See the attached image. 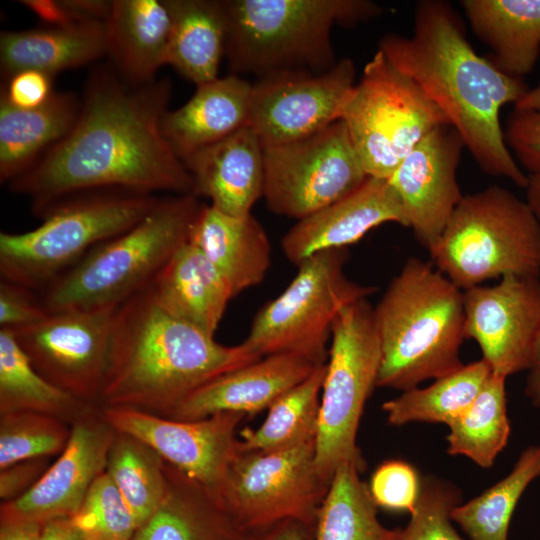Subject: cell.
Wrapping results in <instances>:
<instances>
[{
    "mask_svg": "<svg viewBox=\"0 0 540 540\" xmlns=\"http://www.w3.org/2000/svg\"><path fill=\"white\" fill-rule=\"evenodd\" d=\"M170 97L167 79L130 87L112 66L95 68L71 131L9 188L29 197L37 215L87 191L194 195L191 175L162 132Z\"/></svg>",
    "mask_w": 540,
    "mask_h": 540,
    "instance_id": "cell-1",
    "label": "cell"
},
{
    "mask_svg": "<svg viewBox=\"0 0 540 540\" xmlns=\"http://www.w3.org/2000/svg\"><path fill=\"white\" fill-rule=\"evenodd\" d=\"M378 49L443 112L485 173L526 188L528 175L505 142L500 110L530 88L476 53L449 3L418 2L413 33L385 35Z\"/></svg>",
    "mask_w": 540,
    "mask_h": 540,
    "instance_id": "cell-2",
    "label": "cell"
},
{
    "mask_svg": "<svg viewBox=\"0 0 540 540\" xmlns=\"http://www.w3.org/2000/svg\"><path fill=\"white\" fill-rule=\"evenodd\" d=\"M243 342L226 346L160 307L149 286L114 314L99 407L167 416L191 392L259 360Z\"/></svg>",
    "mask_w": 540,
    "mask_h": 540,
    "instance_id": "cell-3",
    "label": "cell"
},
{
    "mask_svg": "<svg viewBox=\"0 0 540 540\" xmlns=\"http://www.w3.org/2000/svg\"><path fill=\"white\" fill-rule=\"evenodd\" d=\"M373 318L381 345L378 387L403 392L464 365L463 290L429 263L408 259Z\"/></svg>",
    "mask_w": 540,
    "mask_h": 540,
    "instance_id": "cell-4",
    "label": "cell"
},
{
    "mask_svg": "<svg viewBox=\"0 0 540 540\" xmlns=\"http://www.w3.org/2000/svg\"><path fill=\"white\" fill-rule=\"evenodd\" d=\"M225 58L233 74H320L335 64L331 31L383 9L367 0H223Z\"/></svg>",
    "mask_w": 540,
    "mask_h": 540,
    "instance_id": "cell-5",
    "label": "cell"
},
{
    "mask_svg": "<svg viewBox=\"0 0 540 540\" xmlns=\"http://www.w3.org/2000/svg\"><path fill=\"white\" fill-rule=\"evenodd\" d=\"M200 206L193 194L161 198L135 226L93 248L42 290L45 310L117 307L147 288L187 242Z\"/></svg>",
    "mask_w": 540,
    "mask_h": 540,
    "instance_id": "cell-6",
    "label": "cell"
},
{
    "mask_svg": "<svg viewBox=\"0 0 540 540\" xmlns=\"http://www.w3.org/2000/svg\"><path fill=\"white\" fill-rule=\"evenodd\" d=\"M153 194L95 190L66 197L23 233H0V274L31 290H44L99 244L140 222L160 201Z\"/></svg>",
    "mask_w": 540,
    "mask_h": 540,
    "instance_id": "cell-7",
    "label": "cell"
},
{
    "mask_svg": "<svg viewBox=\"0 0 540 540\" xmlns=\"http://www.w3.org/2000/svg\"><path fill=\"white\" fill-rule=\"evenodd\" d=\"M436 268L463 291L515 275L540 276V222L499 185L462 197L429 249Z\"/></svg>",
    "mask_w": 540,
    "mask_h": 540,
    "instance_id": "cell-8",
    "label": "cell"
},
{
    "mask_svg": "<svg viewBox=\"0 0 540 540\" xmlns=\"http://www.w3.org/2000/svg\"><path fill=\"white\" fill-rule=\"evenodd\" d=\"M380 365L373 308L361 298L340 310L332 328L315 438L316 467L328 483L343 465L365 470L357 433Z\"/></svg>",
    "mask_w": 540,
    "mask_h": 540,
    "instance_id": "cell-9",
    "label": "cell"
},
{
    "mask_svg": "<svg viewBox=\"0 0 540 540\" xmlns=\"http://www.w3.org/2000/svg\"><path fill=\"white\" fill-rule=\"evenodd\" d=\"M347 259V248H341L319 252L299 264L287 288L257 312L243 343L260 357L294 354L325 364L340 310L374 291L346 276Z\"/></svg>",
    "mask_w": 540,
    "mask_h": 540,
    "instance_id": "cell-10",
    "label": "cell"
},
{
    "mask_svg": "<svg viewBox=\"0 0 540 540\" xmlns=\"http://www.w3.org/2000/svg\"><path fill=\"white\" fill-rule=\"evenodd\" d=\"M368 176L388 179L433 129L443 112L382 51L365 65L342 119Z\"/></svg>",
    "mask_w": 540,
    "mask_h": 540,
    "instance_id": "cell-11",
    "label": "cell"
},
{
    "mask_svg": "<svg viewBox=\"0 0 540 540\" xmlns=\"http://www.w3.org/2000/svg\"><path fill=\"white\" fill-rule=\"evenodd\" d=\"M329 486L316 467L314 438L272 450L238 447L218 497L242 527L261 534L288 519L316 522Z\"/></svg>",
    "mask_w": 540,
    "mask_h": 540,
    "instance_id": "cell-12",
    "label": "cell"
},
{
    "mask_svg": "<svg viewBox=\"0 0 540 540\" xmlns=\"http://www.w3.org/2000/svg\"><path fill=\"white\" fill-rule=\"evenodd\" d=\"M263 149L266 205L297 221L351 194L369 177L343 120Z\"/></svg>",
    "mask_w": 540,
    "mask_h": 540,
    "instance_id": "cell-13",
    "label": "cell"
},
{
    "mask_svg": "<svg viewBox=\"0 0 540 540\" xmlns=\"http://www.w3.org/2000/svg\"><path fill=\"white\" fill-rule=\"evenodd\" d=\"M117 307L48 313L36 323L10 330L45 379L99 406Z\"/></svg>",
    "mask_w": 540,
    "mask_h": 540,
    "instance_id": "cell-14",
    "label": "cell"
},
{
    "mask_svg": "<svg viewBox=\"0 0 540 540\" xmlns=\"http://www.w3.org/2000/svg\"><path fill=\"white\" fill-rule=\"evenodd\" d=\"M355 66L343 58L320 74L272 75L252 83L248 126L263 147L295 142L341 120L355 86Z\"/></svg>",
    "mask_w": 540,
    "mask_h": 540,
    "instance_id": "cell-15",
    "label": "cell"
},
{
    "mask_svg": "<svg viewBox=\"0 0 540 540\" xmlns=\"http://www.w3.org/2000/svg\"><path fill=\"white\" fill-rule=\"evenodd\" d=\"M100 410L117 432L143 441L165 462L218 497L226 471L238 451L236 431L246 417L244 414L223 412L199 420L179 421L129 407L109 406Z\"/></svg>",
    "mask_w": 540,
    "mask_h": 540,
    "instance_id": "cell-16",
    "label": "cell"
},
{
    "mask_svg": "<svg viewBox=\"0 0 540 540\" xmlns=\"http://www.w3.org/2000/svg\"><path fill=\"white\" fill-rule=\"evenodd\" d=\"M465 337L480 347L493 374L527 370L540 333V281L505 276L463 291Z\"/></svg>",
    "mask_w": 540,
    "mask_h": 540,
    "instance_id": "cell-17",
    "label": "cell"
},
{
    "mask_svg": "<svg viewBox=\"0 0 540 540\" xmlns=\"http://www.w3.org/2000/svg\"><path fill=\"white\" fill-rule=\"evenodd\" d=\"M116 430L100 407L71 425L69 441L57 460L20 498L1 503L0 521L45 523L71 518L96 478L106 469Z\"/></svg>",
    "mask_w": 540,
    "mask_h": 540,
    "instance_id": "cell-18",
    "label": "cell"
},
{
    "mask_svg": "<svg viewBox=\"0 0 540 540\" xmlns=\"http://www.w3.org/2000/svg\"><path fill=\"white\" fill-rule=\"evenodd\" d=\"M464 147L452 125H440L412 149L387 179L401 200L407 227L428 250L463 197L457 168Z\"/></svg>",
    "mask_w": 540,
    "mask_h": 540,
    "instance_id": "cell-19",
    "label": "cell"
},
{
    "mask_svg": "<svg viewBox=\"0 0 540 540\" xmlns=\"http://www.w3.org/2000/svg\"><path fill=\"white\" fill-rule=\"evenodd\" d=\"M389 222L407 227L401 200L387 179L369 176L351 194L298 220L283 236L281 248L298 266L319 252L347 248Z\"/></svg>",
    "mask_w": 540,
    "mask_h": 540,
    "instance_id": "cell-20",
    "label": "cell"
},
{
    "mask_svg": "<svg viewBox=\"0 0 540 540\" xmlns=\"http://www.w3.org/2000/svg\"><path fill=\"white\" fill-rule=\"evenodd\" d=\"M317 366L294 354L264 356L203 384L166 417L193 421L223 412L254 417L305 380Z\"/></svg>",
    "mask_w": 540,
    "mask_h": 540,
    "instance_id": "cell-21",
    "label": "cell"
},
{
    "mask_svg": "<svg viewBox=\"0 0 540 540\" xmlns=\"http://www.w3.org/2000/svg\"><path fill=\"white\" fill-rule=\"evenodd\" d=\"M183 164L192 177L194 195L210 199V205L228 215L251 214L263 197L264 149L249 126L197 151Z\"/></svg>",
    "mask_w": 540,
    "mask_h": 540,
    "instance_id": "cell-22",
    "label": "cell"
},
{
    "mask_svg": "<svg viewBox=\"0 0 540 540\" xmlns=\"http://www.w3.org/2000/svg\"><path fill=\"white\" fill-rule=\"evenodd\" d=\"M252 83L236 74L198 85L192 97L162 120L165 140L184 162L197 151L248 126Z\"/></svg>",
    "mask_w": 540,
    "mask_h": 540,
    "instance_id": "cell-23",
    "label": "cell"
},
{
    "mask_svg": "<svg viewBox=\"0 0 540 540\" xmlns=\"http://www.w3.org/2000/svg\"><path fill=\"white\" fill-rule=\"evenodd\" d=\"M172 18L165 0H113L105 20L106 55L130 87L154 82L167 65Z\"/></svg>",
    "mask_w": 540,
    "mask_h": 540,
    "instance_id": "cell-24",
    "label": "cell"
},
{
    "mask_svg": "<svg viewBox=\"0 0 540 540\" xmlns=\"http://www.w3.org/2000/svg\"><path fill=\"white\" fill-rule=\"evenodd\" d=\"M166 489L153 514L132 540H256L219 498L165 462Z\"/></svg>",
    "mask_w": 540,
    "mask_h": 540,
    "instance_id": "cell-25",
    "label": "cell"
},
{
    "mask_svg": "<svg viewBox=\"0 0 540 540\" xmlns=\"http://www.w3.org/2000/svg\"><path fill=\"white\" fill-rule=\"evenodd\" d=\"M187 241L221 273L234 297L260 284L270 268L271 244L252 214L232 216L201 204Z\"/></svg>",
    "mask_w": 540,
    "mask_h": 540,
    "instance_id": "cell-26",
    "label": "cell"
},
{
    "mask_svg": "<svg viewBox=\"0 0 540 540\" xmlns=\"http://www.w3.org/2000/svg\"><path fill=\"white\" fill-rule=\"evenodd\" d=\"M149 288L167 313L212 336L234 297L221 273L188 241L167 261Z\"/></svg>",
    "mask_w": 540,
    "mask_h": 540,
    "instance_id": "cell-27",
    "label": "cell"
},
{
    "mask_svg": "<svg viewBox=\"0 0 540 540\" xmlns=\"http://www.w3.org/2000/svg\"><path fill=\"white\" fill-rule=\"evenodd\" d=\"M106 55L105 21L44 25L0 35V68L4 80L27 69L53 77Z\"/></svg>",
    "mask_w": 540,
    "mask_h": 540,
    "instance_id": "cell-28",
    "label": "cell"
},
{
    "mask_svg": "<svg viewBox=\"0 0 540 540\" xmlns=\"http://www.w3.org/2000/svg\"><path fill=\"white\" fill-rule=\"evenodd\" d=\"M81 99L55 91L43 105L21 109L0 97V181L9 184L31 168L73 128Z\"/></svg>",
    "mask_w": 540,
    "mask_h": 540,
    "instance_id": "cell-29",
    "label": "cell"
},
{
    "mask_svg": "<svg viewBox=\"0 0 540 540\" xmlns=\"http://www.w3.org/2000/svg\"><path fill=\"white\" fill-rule=\"evenodd\" d=\"M461 6L499 70L522 79L533 70L540 54V0H463Z\"/></svg>",
    "mask_w": 540,
    "mask_h": 540,
    "instance_id": "cell-30",
    "label": "cell"
},
{
    "mask_svg": "<svg viewBox=\"0 0 540 540\" xmlns=\"http://www.w3.org/2000/svg\"><path fill=\"white\" fill-rule=\"evenodd\" d=\"M172 18L167 65L196 86L218 78L225 57L223 0H165Z\"/></svg>",
    "mask_w": 540,
    "mask_h": 540,
    "instance_id": "cell-31",
    "label": "cell"
},
{
    "mask_svg": "<svg viewBox=\"0 0 540 540\" xmlns=\"http://www.w3.org/2000/svg\"><path fill=\"white\" fill-rule=\"evenodd\" d=\"M97 408L45 379L33 367L13 332L0 328V414L42 413L72 425Z\"/></svg>",
    "mask_w": 540,
    "mask_h": 540,
    "instance_id": "cell-32",
    "label": "cell"
},
{
    "mask_svg": "<svg viewBox=\"0 0 540 540\" xmlns=\"http://www.w3.org/2000/svg\"><path fill=\"white\" fill-rule=\"evenodd\" d=\"M354 465L339 467L319 508L314 540H399L401 529H390L378 518L368 485Z\"/></svg>",
    "mask_w": 540,
    "mask_h": 540,
    "instance_id": "cell-33",
    "label": "cell"
},
{
    "mask_svg": "<svg viewBox=\"0 0 540 540\" xmlns=\"http://www.w3.org/2000/svg\"><path fill=\"white\" fill-rule=\"evenodd\" d=\"M492 371L483 360L463 365L424 388L415 387L382 404L394 426L413 422L449 425L474 401Z\"/></svg>",
    "mask_w": 540,
    "mask_h": 540,
    "instance_id": "cell-34",
    "label": "cell"
},
{
    "mask_svg": "<svg viewBox=\"0 0 540 540\" xmlns=\"http://www.w3.org/2000/svg\"><path fill=\"white\" fill-rule=\"evenodd\" d=\"M506 378L491 374L474 401L449 425L447 452L491 467L509 440Z\"/></svg>",
    "mask_w": 540,
    "mask_h": 540,
    "instance_id": "cell-35",
    "label": "cell"
},
{
    "mask_svg": "<svg viewBox=\"0 0 540 540\" xmlns=\"http://www.w3.org/2000/svg\"><path fill=\"white\" fill-rule=\"evenodd\" d=\"M326 363L279 397L256 429L240 432L239 449L272 450L316 438Z\"/></svg>",
    "mask_w": 540,
    "mask_h": 540,
    "instance_id": "cell-36",
    "label": "cell"
},
{
    "mask_svg": "<svg viewBox=\"0 0 540 540\" xmlns=\"http://www.w3.org/2000/svg\"><path fill=\"white\" fill-rule=\"evenodd\" d=\"M540 476V445L527 447L511 472L451 513L471 540H507L510 520L529 484Z\"/></svg>",
    "mask_w": 540,
    "mask_h": 540,
    "instance_id": "cell-37",
    "label": "cell"
},
{
    "mask_svg": "<svg viewBox=\"0 0 540 540\" xmlns=\"http://www.w3.org/2000/svg\"><path fill=\"white\" fill-rule=\"evenodd\" d=\"M105 471L122 495L138 529L164 497V459L143 441L116 431Z\"/></svg>",
    "mask_w": 540,
    "mask_h": 540,
    "instance_id": "cell-38",
    "label": "cell"
},
{
    "mask_svg": "<svg viewBox=\"0 0 540 540\" xmlns=\"http://www.w3.org/2000/svg\"><path fill=\"white\" fill-rule=\"evenodd\" d=\"M71 425L42 413L0 414V469L19 461L60 454Z\"/></svg>",
    "mask_w": 540,
    "mask_h": 540,
    "instance_id": "cell-39",
    "label": "cell"
},
{
    "mask_svg": "<svg viewBox=\"0 0 540 540\" xmlns=\"http://www.w3.org/2000/svg\"><path fill=\"white\" fill-rule=\"evenodd\" d=\"M86 540H132L137 525L118 488L104 471L71 517Z\"/></svg>",
    "mask_w": 540,
    "mask_h": 540,
    "instance_id": "cell-40",
    "label": "cell"
},
{
    "mask_svg": "<svg viewBox=\"0 0 540 540\" xmlns=\"http://www.w3.org/2000/svg\"><path fill=\"white\" fill-rule=\"evenodd\" d=\"M460 498V491L451 483L424 478L410 521L401 529L399 540H464L453 527L451 518Z\"/></svg>",
    "mask_w": 540,
    "mask_h": 540,
    "instance_id": "cell-41",
    "label": "cell"
},
{
    "mask_svg": "<svg viewBox=\"0 0 540 540\" xmlns=\"http://www.w3.org/2000/svg\"><path fill=\"white\" fill-rule=\"evenodd\" d=\"M368 489L377 507L411 513L419 498L421 481L408 462L388 460L372 473Z\"/></svg>",
    "mask_w": 540,
    "mask_h": 540,
    "instance_id": "cell-42",
    "label": "cell"
},
{
    "mask_svg": "<svg viewBox=\"0 0 540 540\" xmlns=\"http://www.w3.org/2000/svg\"><path fill=\"white\" fill-rule=\"evenodd\" d=\"M504 138L528 175H540V110L514 109L508 116Z\"/></svg>",
    "mask_w": 540,
    "mask_h": 540,
    "instance_id": "cell-43",
    "label": "cell"
},
{
    "mask_svg": "<svg viewBox=\"0 0 540 540\" xmlns=\"http://www.w3.org/2000/svg\"><path fill=\"white\" fill-rule=\"evenodd\" d=\"M25 286L0 282V328L16 329L36 323L48 315L40 296Z\"/></svg>",
    "mask_w": 540,
    "mask_h": 540,
    "instance_id": "cell-44",
    "label": "cell"
},
{
    "mask_svg": "<svg viewBox=\"0 0 540 540\" xmlns=\"http://www.w3.org/2000/svg\"><path fill=\"white\" fill-rule=\"evenodd\" d=\"M53 78L39 70H21L4 80L0 97L16 108L39 107L46 103L55 92Z\"/></svg>",
    "mask_w": 540,
    "mask_h": 540,
    "instance_id": "cell-45",
    "label": "cell"
},
{
    "mask_svg": "<svg viewBox=\"0 0 540 540\" xmlns=\"http://www.w3.org/2000/svg\"><path fill=\"white\" fill-rule=\"evenodd\" d=\"M47 457L19 461L0 469L1 503L14 501L27 493L49 468Z\"/></svg>",
    "mask_w": 540,
    "mask_h": 540,
    "instance_id": "cell-46",
    "label": "cell"
},
{
    "mask_svg": "<svg viewBox=\"0 0 540 540\" xmlns=\"http://www.w3.org/2000/svg\"><path fill=\"white\" fill-rule=\"evenodd\" d=\"M20 3L43 20L45 25L66 26L93 21L80 13L73 0H24Z\"/></svg>",
    "mask_w": 540,
    "mask_h": 540,
    "instance_id": "cell-47",
    "label": "cell"
},
{
    "mask_svg": "<svg viewBox=\"0 0 540 540\" xmlns=\"http://www.w3.org/2000/svg\"><path fill=\"white\" fill-rule=\"evenodd\" d=\"M314 538L315 522L288 519L262 532L256 540H314Z\"/></svg>",
    "mask_w": 540,
    "mask_h": 540,
    "instance_id": "cell-48",
    "label": "cell"
},
{
    "mask_svg": "<svg viewBox=\"0 0 540 540\" xmlns=\"http://www.w3.org/2000/svg\"><path fill=\"white\" fill-rule=\"evenodd\" d=\"M43 523L0 521V540H41Z\"/></svg>",
    "mask_w": 540,
    "mask_h": 540,
    "instance_id": "cell-49",
    "label": "cell"
},
{
    "mask_svg": "<svg viewBox=\"0 0 540 540\" xmlns=\"http://www.w3.org/2000/svg\"><path fill=\"white\" fill-rule=\"evenodd\" d=\"M41 540H86L71 518H56L43 524Z\"/></svg>",
    "mask_w": 540,
    "mask_h": 540,
    "instance_id": "cell-50",
    "label": "cell"
},
{
    "mask_svg": "<svg viewBox=\"0 0 540 540\" xmlns=\"http://www.w3.org/2000/svg\"><path fill=\"white\" fill-rule=\"evenodd\" d=\"M527 370L528 375L524 391L532 405L540 410V333Z\"/></svg>",
    "mask_w": 540,
    "mask_h": 540,
    "instance_id": "cell-51",
    "label": "cell"
},
{
    "mask_svg": "<svg viewBox=\"0 0 540 540\" xmlns=\"http://www.w3.org/2000/svg\"><path fill=\"white\" fill-rule=\"evenodd\" d=\"M525 189L526 202L540 222V175H528V184Z\"/></svg>",
    "mask_w": 540,
    "mask_h": 540,
    "instance_id": "cell-52",
    "label": "cell"
},
{
    "mask_svg": "<svg viewBox=\"0 0 540 540\" xmlns=\"http://www.w3.org/2000/svg\"><path fill=\"white\" fill-rule=\"evenodd\" d=\"M516 110H540V85L529 89L515 104Z\"/></svg>",
    "mask_w": 540,
    "mask_h": 540,
    "instance_id": "cell-53",
    "label": "cell"
}]
</instances>
